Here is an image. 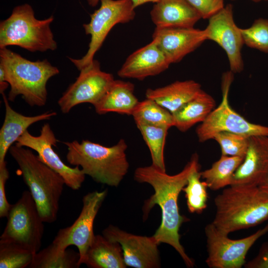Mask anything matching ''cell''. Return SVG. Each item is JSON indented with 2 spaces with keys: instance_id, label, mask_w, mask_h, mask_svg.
I'll list each match as a JSON object with an SVG mask.
<instances>
[{
  "instance_id": "19",
  "label": "cell",
  "mask_w": 268,
  "mask_h": 268,
  "mask_svg": "<svg viewBox=\"0 0 268 268\" xmlns=\"http://www.w3.org/2000/svg\"><path fill=\"white\" fill-rule=\"evenodd\" d=\"M150 16L156 28H191L201 17L187 0H159Z\"/></svg>"
},
{
  "instance_id": "2",
  "label": "cell",
  "mask_w": 268,
  "mask_h": 268,
  "mask_svg": "<svg viewBox=\"0 0 268 268\" xmlns=\"http://www.w3.org/2000/svg\"><path fill=\"white\" fill-rule=\"evenodd\" d=\"M214 204L212 223L228 235L268 219V195L259 187L230 186L215 198Z\"/></svg>"
},
{
  "instance_id": "13",
  "label": "cell",
  "mask_w": 268,
  "mask_h": 268,
  "mask_svg": "<svg viewBox=\"0 0 268 268\" xmlns=\"http://www.w3.org/2000/svg\"><path fill=\"white\" fill-rule=\"evenodd\" d=\"M114 80L113 75L102 71L99 62L94 60L92 64L80 70L76 80L59 99L58 104L61 111L67 114L75 106L85 103L94 106Z\"/></svg>"
},
{
  "instance_id": "25",
  "label": "cell",
  "mask_w": 268,
  "mask_h": 268,
  "mask_svg": "<svg viewBox=\"0 0 268 268\" xmlns=\"http://www.w3.org/2000/svg\"><path fill=\"white\" fill-rule=\"evenodd\" d=\"M244 158L221 155L210 168L201 172V178L204 179L208 188L212 191L230 186L233 175Z\"/></svg>"
},
{
  "instance_id": "16",
  "label": "cell",
  "mask_w": 268,
  "mask_h": 268,
  "mask_svg": "<svg viewBox=\"0 0 268 268\" xmlns=\"http://www.w3.org/2000/svg\"><path fill=\"white\" fill-rule=\"evenodd\" d=\"M268 179V137L253 136L230 186L259 187Z\"/></svg>"
},
{
  "instance_id": "10",
  "label": "cell",
  "mask_w": 268,
  "mask_h": 268,
  "mask_svg": "<svg viewBox=\"0 0 268 268\" xmlns=\"http://www.w3.org/2000/svg\"><path fill=\"white\" fill-rule=\"evenodd\" d=\"M207 257L210 268H241L246 264L247 254L254 244L268 232V224L253 234L240 239H231L212 223L205 227Z\"/></svg>"
},
{
  "instance_id": "21",
  "label": "cell",
  "mask_w": 268,
  "mask_h": 268,
  "mask_svg": "<svg viewBox=\"0 0 268 268\" xmlns=\"http://www.w3.org/2000/svg\"><path fill=\"white\" fill-rule=\"evenodd\" d=\"M202 89L193 80L176 81L163 87L146 90V98L151 99L173 113L196 97Z\"/></svg>"
},
{
  "instance_id": "27",
  "label": "cell",
  "mask_w": 268,
  "mask_h": 268,
  "mask_svg": "<svg viewBox=\"0 0 268 268\" xmlns=\"http://www.w3.org/2000/svg\"><path fill=\"white\" fill-rule=\"evenodd\" d=\"M132 116L135 124H143L170 128L174 127L172 113L154 101L146 98L139 101Z\"/></svg>"
},
{
  "instance_id": "4",
  "label": "cell",
  "mask_w": 268,
  "mask_h": 268,
  "mask_svg": "<svg viewBox=\"0 0 268 268\" xmlns=\"http://www.w3.org/2000/svg\"><path fill=\"white\" fill-rule=\"evenodd\" d=\"M67 147V161L79 166L85 174L98 183L117 187L129 168L123 139L112 146H106L88 140L63 142Z\"/></svg>"
},
{
  "instance_id": "6",
  "label": "cell",
  "mask_w": 268,
  "mask_h": 268,
  "mask_svg": "<svg viewBox=\"0 0 268 268\" xmlns=\"http://www.w3.org/2000/svg\"><path fill=\"white\" fill-rule=\"evenodd\" d=\"M53 16L39 20L31 6L25 3L14 8L0 23V48L17 46L30 52L54 51L57 48L50 24Z\"/></svg>"
},
{
  "instance_id": "38",
  "label": "cell",
  "mask_w": 268,
  "mask_h": 268,
  "mask_svg": "<svg viewBox=\"0 0 268 268\" xmlns=\"http://www.w3.org/2000/svg\"><path fill=\"white\" fill-rule=\"evenodd\" d=\"M254 2H259L262 1H268V0H251Z\"/></svg>"
},
{
  "instance_id": "36",
  "label": "cell",
  "mask_w": 268,
  "mask_h": 268,
  "mask_svg": "<svg viewBox=\"0 0 268 268\" xmlns=\"http://www.w3.org/2000/svg\"><path fill=\"white\" fill-rule=\"evenodd\" d=\"M88 4L94 7L97 5L100 0H87ZM133 2L134 6L135 8L142 5L144 3L148 2H154L155 3L159 0H131Z\"/></svg>"
},
{
  "instance_id": "8",
  "label": "cell",
  "mask_w": 268,
  "mask_h": 268,
  "mask_svg": "<svg viewBox=\"0 0 268 268\" xmlns=\"http://www.w3.org/2000/svg\"><path fill=\"white\" fill-rule=\"evenodd\" d=\"M0 242L19 244L34 253L41 248L44 225L37 205L29 191L22 192L11 206Z\"/></svg>"
},
{
  "instance_id": "20",
  "label": "cell",
  "mask_w": 268,
  "mask_h": 268,
  "mask_svg": "<svg viewBox=\"0 0 268 268\" xmlns=\"http://www.w3.org/2000/svg\"><path fill=\"white\" fill-rule=\"evenodd\" d=\"M1 95L5 117L0 130V164L5 161V156L10 147L29 127L38 122L49 120L57 115L55 112L48 111L34 116L23 115L11 108L4 93Z\"/></svg>"
},
{
  "instance_id": "11",
  "label": "cell",
  "mask_w": 268,
  "mask_h": 268,
  "mask_svg": "<svg viewBox=\"0 0 268 268\" xmlns=\"http://www.w3.org/2000/svg\"><path fill=\"white\" fill-rule=\"evenodd\" d=\"M107 194V190L93 191L82 198L80 213L69 226L61 229L52 243L63 249L73 245L79 254V264H84L86 255L95 236L93 231L96 216Z\"/></svg>"
},
{
  "instance_id": "31",
  "label": "cell",
  "mask_w": 268,
  "mask_h": 268,
  "mask_svg": "<svg viewBox=\"0 0 268 268\" xmlns=\"http://www.w3.org/2000/svg\"><path fill=\"white\" fill-rule=\"evenodd\" d=\"M244 45L268 54V18L256 19L246 28H241Z\"/></svg>"
},
{
  "instance_id": "30",
  "label": "cell",
  "mask_w": 268,
  "mask_h": 268,
  "mask_svg": "<svg viewBox=\"0 0 268 268\" xmlns=\"http://www.w3.org/2000/svg\"><path fill=\"white\" fill-rule=\"evenodd\" d=\"M35 254L16 243L0 242V268H29Z\"/></svg>"
},
{
  "instance_id": "7",
  "label": "cell",
  "mask_w": 268,
  "mask_h": 268,
  "mask_svg": "<svg viewBox=\"0 0 268 268\" xmlns=\"http://www.w3.org/2000/svg\"><path fill=\"white\" fill-rule=\"evenodd\" d=\"M233 74L230 70L223 73L221 84L222 100L196 129V134L201 142L213 139L215 134L221 132L235 133L248 137H268V126L247 121L231 107L228 95Z\"/></svg>"
},
{
  "instance_id": "14",
  "label": "cell",
  "mask_w": 268,
  "mask_h": 268,
  "mask_svg": "<svg viewBox=\"0 0 268 268\" xmlns=\"http://www.w3.org/2000/svg\"><path fill=\"white\" fill-rule=\"evenodd\" d=\"M204 30L207 40L214 41L225 52L230 70L241 72L244 69L242 49L244 44L241 28L234 21L232 5H225L209 18Z\"/></svg>"
},
{
  "instance_id": "18",
  "label": "cell",
  "mask_w": 268,
  "mask_h": 268,
  "mask_svg": "<svg viewBox=\"0 0 268 268\" xmlns=\"http://www.w3.org/2000/svg\"><path fill=\"white\" fill-rule=\"evenodd\" d=\"M170 65L156 40L152 39L150 43L131 54L117 74L122 78L142 80L163 72Z\"/></svg>"
},
{
  "instance_id": "22",
  "label": "cell",
  "mask_w": 268,
  "mask_h": 268,
  "mask_svg": "<svg viewBox=\"0 0 268 268\" xmlns=\"http://www.w3.org/2000/svg\"><path fill=\"white\" fill-rule=\"evenodd\" d=\"M134 90V85L131 82L115 79L103 97L93 106L96 112L99 115L115 112L132 115L139 102Z\"/></svg>"
},
{
  "instance_id": "35",
  "label": "cell",
  "mask_w": 268,
  "mask_h": 268,
  "mask_svg": "<svg viewBox=\"0 0 268 268\" xmlns=\"http://www.w3.org/2000/svg\"><path fill=\"white\" fill-rule=\"evenodd\" d=\"M244 266L247 268H268V244L263 245L258 255Z\"/></svg>"
},
{
  "instance_id": "33",
  "label": "cell",
  "mask_w": 268,
  "mask_h": 268,
  "mask_svg": "<svg viewBox=\"0 0 268 268\" xmlns=\"http://www.w3.org/2000/svg\"><path fill=\"white\" fill-rule=\"evenodd\" d=\"M201 18L208 19L224 6V0H187Z\"/></svg>"
},
{
  "instance_id": "29",
  "label": "cell",
  "mask_w": 268,
  "mask_h": 268,
  "mask_svg": "<svg viewBox=\"0 0 268 268\" xmlns=\"http://www.w3.org/2000/svg\"><path fill=\"white\" fill-rule=\"evenodd\" d=\"M200 165L190 174L187 185L182 191L185 193L187 204L191 213H201L207 207L208 188L204 181H201Z\"/></svg>"
},
{
  "instance_id": "5",
  "label": "cell",
  "mask_w": 268,
  "mask_h": 268,
  "mask_svg": "<svg viewBox=\"0 0 268 268\" xmlns=\"http://www.w3.org/2000/svg\"><path fill=\"white\" fill-rule=\"evenodd\" d=\"M0 66L10 86L8 100L13 102L21 95L31 107L46 104L47 83L60 72L46 59L31 61L6 48H0Z\"/></svg>"
},
{
  "instance_id": "1",
  "label": "cell",
  "mask_w": 268,
  "mask_h": 268,
  "mask_svg": "<svg viewBox=\"0 0 268 268\" xmlns=\"http://www.w3.org/2000/svg\"><path fill=\"white\" fill-rule=\"evenodd\" d=\"M198 165V155L194 154L184 169L175 175H168L153 165L138 167L134 174L136 181L148 183L154 190V193L145 201L143 206L144 219L147 217L156 204L161 209V224L153 236L159 244L166 243L173 247L189 268L193 267L194 262L180 243L179 233L182 223L188 219L180 214L178 200L190 174Z\"/></svg>"
},
{
  "instance_id": "24",
  "label": "cell",
  "mask_w": 268,
  "mask_h": 268,
  "mask_svg": "<svg viewBox=\"0 0 268 268\" xmlns=\"http://www.w3.org/2000/svg\"><path fill=\"white\" fill-rule=\"evenodd\" d=\"M215 101L202 90L196 97L172 113L174 127L185 132L198 123L203 122L215 108Z\"/></svg>"
},
{
  "instance_id": "26",
  "label": "cell",
  "mask_w": 268,
  "mask_h": 268,
  "mask_svg": "<svg viewBox=\"0 0 268 268\" xmlns=\"http://www.w3.org/2000/svg\"><path fill=\"white\" fill-rule=\"evenodd\" d=\"M79 254L72 250L63 249L52 243L34 256L30 268H77Z\"/></svg>"
},
{
  "instance_id": "9",
  "label": "cell",
  "mask_w": 268,
  "mask_h": 268,
  "mask_svg": "<svg viewBox=\"0 0 268 268\" xmlns=\"http://www.w3.org/2000/svg\"><path fill=\"white\" fill-rule=\"evenodd\" d=\"M100 1L99 8L90 14L89 22L83 25L86 34L91 36L87 52L79 59L69 58L79 71L92 64L95 54L114 26L119 23L129 22L135 16V8L131 0Z\"/></svg>"
},
{
  "instance_id": "28",
  "label": "cell",
  "mask_w": 268,
  "mask_h": 268,
  "mask_svg": "<svg viewBox=\"0 0 268 268\" xmlns=\"http://www.w3.org/2000/svg\"><path fill=\"white\" fill-rule=\"evenodd\" d=\"M150 151L154 166L166 171L164 149L168 130L165 127L136 124Z\"/></svg>"
},
{
  "instance_id": "12",
  "label": "cell",
  "mask_w": 268,
  "mask_h": 268,
  "mask_svg": "<svg viewBox=\"0 0 268 268\" xmlns=\"http://www.w3.org/2000/svg\"><path fill=\"white\" fill-rule=\"evenodd\" d=\"M58 140L50 125L45 124L38 136L27 130L17 139L15 144L35 151L39 158L64 179L66 185L73 190H78L84 181L85 174L79 166L71 167L62 160L53 148Z\"/></svg>"
},
{
  "instance_id": "34",
  "label": "cell",
  "mask_w": 268,
  "mask_h": 268,
  "mask_svg": "<svg viewBox=\"0 0 268 268\" xmlns=\"http://www.w3.org/2000/svg\"><path fill=\"white\" fill-rule=\"evenodd\" d=\"M9 172L6 161L0 164V217H6L12 204L7 201L5 185L9 178Z\"/></svg>"
},
{
  "instance_id": "23",
  "label": "cell",
  "mask_w": 268,
  "mask_h": 268,
  "mask_svg": "<svg viewBox=\"0 0 268 268\" xmlns=\"http://www.w3.org/2000/svg\"><path fill=\"white\" fill-rule=\"evenodd\" d=\"M84 264L90 268H125L121 245L104 235H95Z\"/></svg>"
},
{
  "instance_id": "17",
  "label": "cell",
  "mask_w": 268,
  "mask_h": 268,
  "mask_svg": "<svg viewBox=\"0 0 268 268\" xmlns=\"http://www.w3.org/2000/svg\"><path fill=\"white\" fill-rule=\"evenodd\" d=\"M170 64L180 62L207 40L204 29L155 28L152 35Z\"/></svg>"
},
{
  "instance_id": "3",
  "label": "cell",
  "mask_w": 268,
  "mask_h": 268,
  "mask_svg": "<svg viewBox=\"0 0 268 268\" xmlns=\"http://www.w3.org/2000/svg\"><path fill=\"white\" fill-rule=\"evenodd\" d=\"M9 152L17 164L44 223L57 219L60 200L66 185L63 178L44 163L32 149L12 145Z\"/></svg>"
},
{
  "instance_id": "32",
  "label": "cell",
  "mask_w": 268,
  "mask_h": 268,
  "mask_svg": "<svg viewBox=\"0 0 268 268\" xmlns=\"http://www.w3.org/2000/svg\"><path fill=\"white\" fill-rule=\"evenodd\" d=\"M250 137L235 133L221 132L214 135L220 145L221 155L245 157L249 146Z\"/></svg>"
},
{
  "instance_id": "37",
  "label": "cell",
  "mask_w": 268,
  "mask_h": 268,
  "mask_svg": "<svg viewBox=\"0 0 268 268\" xmlns=\"http://www.w3.org/2000/svg\"><path fill=\"white\" fill-rule=\"evenodd\" d=\"M259 187L261 190L268 195V179Z\"/></svg>"
},
{
  "instance_id": "15",
  "label": "cell",
  "mask_w": 268,
  "mask_h": 268,
  "mask_svg": "<svg viewBox=\"0 0 268 268\" xmlns=\"http://www.w3.org/2000/svg\"><path fill=\"white\" fill-rule=\"evenodd\" d=\"M102 233L108 239L121 245L127 266L135 268L160 267L159 244L153 236L132 234L112 225L106 228Z\"/></svg>"
},
{
  "instance_id": "39",
  "label": "cell",
  "mask_w": 268,
  "mask_h": 268,
  "mask_svg": "<svg viewBox=\"0 0 268 268\" xmlns=\"http://www.w3.org/2000/svg\"></svg>"
}]
</instances>
